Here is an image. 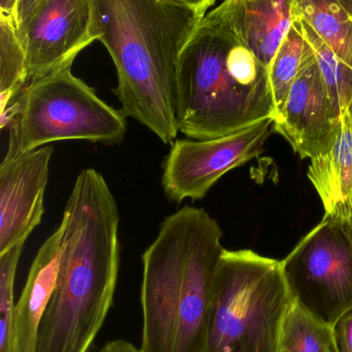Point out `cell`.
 I'll use <instances>...</instances> for the list:
<instances>
[{
    "label": "cell",
    "mask_w": 352,
    "mask_h": 352,
    "mask_svg": "<svg viewBox=\"0 0 352 352\" xmlns=\"http://www.w3.org/2000/svg\"><path fill=\"white\" fill-rule=\"evenodd\" d=\"M352 19V0H339Z\"/></svg>",
    "instance_id": "cell-27"
},
{
    "label": "cell",
    "mask_w": 352,
    "mask_h": 352,
    "mask_svg": "<svg viewBox=\"0 0 352 352\" xmlns=\"http://www.w3.org/2000/svg\"><path fill=\"white\" fill-rule=\"evenodd\" d=\"M273 124L268 118L213 140H176L163 165L165 196L176 203L205 198L223 175L262 154Z\"/></svg>",
    "instance_id": "cell-8"
},
{
    "label": "cell",
    "mask_w": 352,
    "mask_h": 352,
    "mask_svg": "<svg viewBox=\"0 0 352 352\" xmlns=\"http://www.w3.org/2000/svg\"><path fill=\"white\" fill-rule=\"evenodd\" d=\"M296 303L326 324L352 309V229L324 215L281 261Z\"/></svg>",
    "instance_id": "cell-7"
},
{
    "label": "cell",
    "mask_w": 352,
    "mask_h": 352,
    "mask_svg": "<svg viewBox=\"0 0 352 352\" xmlns=\"http://www.w3.org/2000/svg\"><path fill=\"white\" fill-rule=\"evenodd\" d=\"M293 23L314 52L333 109L341 119L349 111L352 101V68L329 49L306 21L296 18Z\"/></svg>",
    "instance_id": "cell-16"
},
{
    "label": "cell",
    "mask_w": 352,
    "mask_h": 352,
    "mask_svg": "<svg viewBox=\"0 0 352 352\" xmlns=\"http://www.w3.org/2000/svg\"><path fill=\"white\" fill-rule=\"evenodd\" d=\"M101 352H142V351L128 341L118 339V340L105 343Z\"/></svg>",
    "instance_id": "cell-24"
},
{
    "label": "cell",
    "mask_w": 352,
    "mask_h": 352,
    "mask_svg": "<svg viewBox=\"0 0 352 352\" xmlns=\"http://www.w3.org/2000/svg\"><path fill=\"white\" fill-rule=\"evenodd\" d=\"M221 239L205 209L186 205L163 219L142 256V352H205Z\"/></svg>",
    "instance_id": "cell-2"
},
{
    "label": "cell",
    "mask_w": 352,
    "mask_h": 352,
    "mask_svg": "<svg viewBox=\"0 0 352 352\" xmlns=\"http://www.w3.org/2000/svg\"><path fill=\"white\" fill-rule=\"evenodd\" d=\"M167 1L189 8L198 16L205 18L209 12L208 10L216 3L217 0H167Z\"/></svg>",
    "instance_id": "cell-22"
},
{
    "label": "cell",
    "mask_w": 352,
    "mask_h": 352,
    "mask_svg": "<svg viewBox=\"0 0 352 352\" xmlns=\"http://www.w3.org/2000/svg\"><path fill=\"white\" fill-rule=\"evenodd\" d=\"M119 266V245L105 234L78 230L64 236L35 352L89 351L113 303Z\"/></svg>",
    "instance_id": "cell-5"
},
{
    "label": "cell",
    "mask_w": 352,
    "mask_h": 352,
    "mask_svg": "<svg viewBox=\"0 0 352 352\" xmlns=\"http://www.w3.org/2000/svg\"><path fill=\"white\" fill-rule=\"evenodd\" d=\"M308 178L320 197L327 217L351 223L352 217V121L341 118L332 146L310 159Z\"/></svg>",
    "instance_id": "cell-14"
},
{
    "label": "cell",
    "mask_w": 352,
    "mask_h": 352,
    "mask_svg": "<svg viewBox=\"0 0 352 352\" xmlns=\"http://www.w3.org/2000/svg\"><path fill=\"white\" fill-rule=\"evenodd\" d=\"M293 300L281 261L225 250L215 279L205 352H281Z\"/></svg>",
    "instance_id": "cell-4"
},
{
    "label": "cell",
    "mask_w": 352,
    "mask_h": 352,
    "mask_svg": "<svg viewBox=\"0 0 352 352\" xmlns=\"http://www.w3.org/2000/svg\"><path fill=\"white\" fill-rule=\"evenodd\" d=\"M281 352H339L334 328L293 302L283 324Z\"/></svg>",
    "instance_id": "cell-18"
},
{
    "label": "cell",
    "mask_w": 352,
    "mask_h": 352,
    "mask_svg": "<svg viewBox=\"0 0 352 352\" xmlns=\"http://www.w3.org/2000/svg\"><path fill=\"white\" fill-rule=\"evenodd\" d=\"M53 153L45 146L0 164V254L25 243L41 223Z\"/></svg>",
    "instance_id": "cell-11"
},
{
    "label": "cell",
    "mask_w": 352,
    "mask_h": 352,
    "mask_svg": "<svg viewBox=\"0 0 352 352\" xmlns=\"http://www.w3.org/2000/svg\"><path fill=\"white\" fill-rule=\"evenodd\" d=\"M231 37L207 14L180 58L178 126L185 138L208 140L277 116L271 87L246 84L229 67Z\"/></svg>",
    "instance_id": "cell-3"
},
{
    "label": "cell",
    "mask_w": 352,
    "mask_h": 352,
    "mask_svg": "<svg viewBox=\"0 0 352 352\" xmlns=\"http://www.w3.org/2000/svg\"><path fill=\"white\" fill-rule=\"evenodd\" d=\"M17 0H0V14L14 18Z\"/></svg>",
    "instance_id": "cell-26"
},
{
    "label": "cell",
    "mask_w": 352,
    "mask_h": 352,
    "mask_svg": "<svg viewBox=\"0 0 352 352\" xmlns=\"http://www.w3.org/2000/svg\"><path fill=\"white\" fill-rule=\"evenodd\" d=\"M26 54L12 16L0 14V113L26 88Z\"/></svg>",
    "instance_id": "cell-17"
},
{
    "label": "cell",
    "mask_w": 352,
    "mask_h": 352,
    "mask_svg": "<svg viewBox=\"0 0 352 352\" xmlns=\"http://www.w3.org/2000/svg\"><path fill=\"white\" fill-rule=\"evenodd\" d=\"M0 126L8 132L3 160L63 140L115 146L127 132L125 116L76 78L72 66L29 82L0 113Z\"/></svg>",
    "instance_id": "cell-6"
},
{
    "label": "cell",
    "mask_w": 352,
    "mask_h": 352,
    "mask_svg": "<svg viewBox=\"0 0 352 352\" xmlns=\"http://www.w3.org/2000/svg\"><path fill=\"white\" fill-rule=\"evenodd\" d=\"M297 0H241L229 14L215 10L216 19L236 43L245 45L268 72L281 43L293 27Z\"/></svg>",
    "instance_id": "cell-12"
},
{
    "label": "cell",
    "mask_w": 352,
    "mask_h": 352,
    "mask_svg": "<svg viewBox=\"0 0 352 352\" xmlns=\"http://www.w3.org/2000/svg\"><path fill=\"white\" fill-rule=\"evenodd\" d=\"M347 113H349V117H351L352 121V101L351 105H349V111H347Z\"/></svg>",
    "instance_id": "cell-28"
},
{
    "label": "cell",
    "mask_w": 352,
    "mask_h": 352,
    "mask_svg": "<svg viewBox=\"0 0 352 352\" xmlns=\"http://www.w3.org/2000/svg\"><path fill=\"white\" fill-rule=\"evenodd\" d=\"M64 226L43 242L29 270L26 285L14 308L17 352H35L41 318L57 285Z\"/></svg>",
    "instance_id": "cell-13"
},
{
    "label": "cell",
    "mask_w": 352,
    "mask_h": 352,
    "mask_svg": "<svg viewBox=\"0 0 352 352\" xmlns=\"http://www.w3.org/2000/svg\"><path fill=\"white\" fill-rule=\"evenodd\" d=\"M96 41L111 56L125 118L165 144L179 133L180 58L202 16L167 0H91Z\"/></svg>",
    "instance_id": "cell-1"
},
{
    "label": "cell",
    "mask_w": 352,
    "mask_h": 352,
    "mask_svg": "<svg viewBox=\"0 0 352 352\" xmlns=\"http://www.w3.org/2000/svg\"><path fill=\"white\" fill-rule=\"evenodd\" d=\"M349 225H351V229H352V217H351V223H349Z\"/></svg>",
    "instance_id": "cell-29"
},
{
    "label": "cell",
    "mask_w": 352,
    "mask_h": 352,
    "mask_svg": "<svg viewBox=\"0 0 352 352\" xmlns=\"http://www.w3.org/2000/svg\"><path fill=\"white\" fill-rule=\"evenodd\" d=\"M39 0H17L14 8V20L17 27L22 25L34 10Z\"/></svg>",
    "instance_id": "cell-23"
},
{
    "label": "cell",
    "mask_w": 352,
    "mask_h": 352,
    "mask_svg": "<svg viewBox=\"0 0 352 352\" xmlns=\"http://www.w3.org/2000/svg\"><path fill=\"white\" fill-rule=\"evenodd\" d=\"M308 50L309 45L300 32L297 25L293 23L268 69L269 82L277 116L282 111L287 95L299 74Z\"/></svg>",
    "instance_id": "cell-19"
},
{
    "label": "cell",
    "mask_w": 352,
    "mask_h": 352,
    "mask_svg": "<svg viewBox=\"0 0 352 352\" xmlns=\"http://www.w3.org/2000/svg\"><path fill=\"white\" fill-rule=\"evenodd\" d=\"M24 244L0 254V352H17L14 287Z\"/></svg>",
    "instance_id": "cell-20"
},
{
    "label": "cell",
    "mask_w": 352,
    "mask_h": 352,
    "mask_svg": "<svg viewBox=\"0 0 352 352\" xmlns=\"http://www.w3.org/2000/svg\"><path fill=\"white\" fill-rule=\"evenodd\" d=\"M340 122L309 45L273 131L282 135L302 159H312L332 146Z\"/></svg>",
    "instance_id": "cell-10"
},
{
    "label": "cell",
    "mask_w": 352,
    "mask_h": 352,
    "mask_svg": "<svg viewBox=\"0 0 352 352\" xmlns=\"http://www.w3.org/2000/svg\"><path fill=\"white\" fill-rule=\"evenodd\" d=\"M240 1H241V0H223V1L219 4V6H217L214 10L218 12L219 14H229V12H233V10L237 8Z\"/></svg>",
    "instance_id": "cell-25"
},
{
    "label": "cell",
    "mask_w": 352,
    "mask_h": 352,
    "mask_svg": "<svg viewBox=\"0 0 352 352\" xmlns=\"http://www.w3.org/2000/svg\"><path fill=\"white\" fill-rule=\"evenodd\" d=\"M17 28L26 54L29 82L70 67L96 41L91 0H39Z\"/></svg>",
    "instance_id": "cell-9"
},
{
    "label": "cell",
    "mask_w": 352,
    "mask_h": 352,
    "mask_svg": "<svg viewBox=\"0 0 352 352\" xmlns=\"http://www.w3.org/2000/svg\"><path fill=\"white\" fill-rule=\"evenodd\" d=\"M296 18L306 21L329 49L352 68V19L339 0H297Z\"/></svg>",
    "instance_id": "cell-15"
},
{
    "label": "cell",
    "mask_w": 352,
    "mask_h": 352,
    "mask_svg": "<svg viewBox=\"0 0 352 352\" xmlns=\"http://www.w3.org/2000/svg\"><path fill=\"white\" fill-rule=\"evenodd\" d=\"M334 334L339 352H352V309L335 324Z\"/></svg>",
    "instance_id": "cell-21"
}]
</instances>
